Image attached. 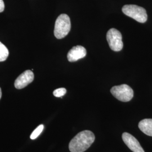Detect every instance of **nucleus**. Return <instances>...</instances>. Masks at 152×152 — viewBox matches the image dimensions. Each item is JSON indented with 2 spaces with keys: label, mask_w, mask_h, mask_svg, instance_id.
Instances as JSON below:
<instances>
[{
  "label": "nucleus",
  "mask_w": 152,
  "mask_h": 152,
  "mask_svg": "<svg viewBox=\"0 0 152 152\" xmlns=\"http://www.w3.org/2000/svg\"><path fill=\"white\" fill-rule=\"evenodd\" d=\"M122 140L125 144L133 152H145L139 142L136 138L127 132H124L122 135Z\"/></svg>",
  "instance_id": "nucleus-7"
},
{
  "label": "nucleus",
  "mask_w": 152,
  "mask_h": 152,
  "mask_svg": "<svg viewBox=\"0 0 152 152\" xmlns=\"http://www.w3.org/2000/svg\"><path fill=\"white\" fill-rule=\"evenodd\" d=\"M66 92V90L65 88H57L53 92V95L55 97L60 98L63 96Z\"/></svg>",
  "instance_id": "nucleus-12"
},
{
  "label": "nucleus",
  "mask_w": 152,
  "mask_h": 152,
  "mask_svg": "<svg viewBox=\"0 0 152 152\" xmlns=\"http://www.w3.org/2000/svg\"><path fill=\"white\" fill-rule=\"evenodd\" d=\"M122 10L126 15L137 22L144 23L147 20V11L142 7L135 5H126L122 7Z\"/></svg>",
  "instance_id": "nucleus-3"
},
{
  "label": "nucleus",
  "mask_w": 152,
  "mask_h": 152,
  "mask_svg": "<svg viewBox=\"0 0 152 152\" xmlns=\"http://www.w3.org/2000/svg\"><path fill=\"white\" fill-rule=\"evenodd\" d=\"M44 126L43 125H40L38 126V127L33 131L32 134L31 135L30 138L32 140L36 139L42 132L44 130Z\"/></svg>",
  "instance_id": "nucleus-11"
},
{
  "label": "nucleus",
  "mask_w": 152,
  "mask_h": 152,
  "mask_svg": "<svg viewBox=\"0 0 152 152\" xmlns=\"http://www.w3.org/2000/svg\"><path fill=\"white\" fill-rule=\"evenodd\" d=\"M71 28V20L68 15L65 14L58 17L55 24L54 35L58 39L65 37L69 33Z\"/></svg>",
  "instance_id": "nucleus-2"
},
{
  "label": "nucleus",
  "mask_w": 152,
  "mask_h": 152,
  "mask_svg": "<svg viewBox=\"0 0 152 152\" xmlns=\"http://www.w3.org/2000/svg\"><path fill=\"white\" fill-rule=\"evenodd\" d=\"M5 9V4L3 0H0V12H2Z\"/></svg>",
  "instance_id": "nucleus-13"
},
{
  "label": "nucleus",
  "mask_w": 152,
  "mask_h": 152,
  "mask_svg": "<svg viewBox=\"0 0 152 152\" xmlns=\"http://www.w3.org/2000/svg\"><path fill=\"white\" fill-rule=\"evenodd\" d=\"M107 39L110 48L114 51H120L123 48L122 36L119 31L111 28L107 34Z\"/></svg>",
  "instance_id": "nucleus-5"
},
{
  "label": "nucleus",
  "mask_w": 152,
  "mask_h": 152,
  "mask_svg": "<svg viewBox=\"0 0 152 152\" xmlns=\"http://www.w3.org/2000/svg\"><path fill=\"white\" fill-rule=\"evenodd\" d=\"M110 92L117 99L123 102L130 101L134 96L133 90L126 84L113 86L111 88Z\"/></svg>",
  "instance_id": "nucleus-4"
},
{
  "label": "nucleus",
  "mask_w": 152,
  "mask_h": 152,
  "mask_svg": "<svg viewBox=\"0 0 152 152\" xmlns=\"http://www.w3.org/2000/svg\"><path fill=\"white\" fill-rule=\"evenodd\" d=\"M1 96H2V91H1V89L0 88V99L1 98Z\"/></svg>",
  "instance_id": "nucleus-14"
},
{
  "label": "nucleus",
  "mask_w": 152,
  "mask_h": 152,
  "mask_svg": "<svg viewBox=\"0 0 152 152\" xmlns=\"http://www.w3.org/2000/svg\"><path fill=\"white\" fill-rule=\"evenodd\" d=\"M9 52L5 46L0 42V61H5L8 58Z\"/></svg>",
  "instance_id": "nucleus-10"
},
{
  "label": "nucleus",
  "mask_w": 152,
  "mask_h": 152,
  "mask_svg": "<svg viewBox=\"0 0 152 152\" xmlns=\"http://www.w3.org/2000/svg\"><path fill=\"white\" fill-rule=\"evenodd\" d=\"M33 80L34 74L32 71L27 70L16 78L14 83V86L17 89H22L31 83Z\"/></svg>",
  "instance_id": "nucleus-6"
},
{
  "label": "nucleus",
  "mask_w": 152,
  "mask_h": 152,
  "mask_svg": "<svg viewBox=\"0 0 152 152\" xmlns=\"http://www.w3.org/2000/svg\"><path fill=\"white\" fill-rule=\"evenodd\" d=\"M139 128L148 136H152V119H144L139 123Z\"/></svg>",
  "instance_id": "nucleus-9"
},
{
  "label": "nucleus",
  "mask_w": 152,
  "mask_h": 152,
  "mask_svg": "<svg viewBox=\"0 0 152 152\" xmlns=\"http://www.w3.org/2000/svg\"><path fill=\"white\" fill-rule=\"evenodd\" d=\"M95 137L91 131L85 130L79 132L70 141L69 149L71 152H84L95 141Z\"/></svg>",
  "instance_id": "nucleus-1"
},
{
  "label": "nucleus",
  "mask_w": 152,
  "mask_h": 152,
  "mask_svg": "<svg viewBox=\"0 0 152 152\" xmlns=\"http://www.w3.org/2000/svg\"><path fill=\"white\" fill-rule=\"evenodd\" d=\"M87 54L86 50L82 46H76L73 47L69 51L67 54L68 60L70 62H75L82 58H83Z\"/></svg>",
  "instance_id": "nucleus-8"
}]
</instances>
